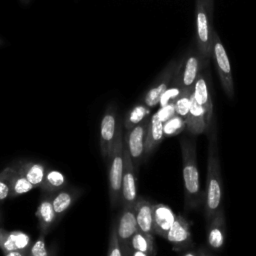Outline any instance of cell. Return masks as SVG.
<instances>
[{
	"mask_svg": "<svg viewBox=\"0 0 256 256\" xmlns=\"http://www.w3.org/2000/svg\"><path fill=\"white\" fill-rule=\"evenodd\" d=\"M208 137L206 188L204 190V218L206 224L222 207V177L217 140L216 119L205 131Z\"/></svg>",
	"mask_w": 256,
	"mask_h": 256,
	"instance_id": "obj_1",
	"label": "cell"
},
{
	"mask_svg": "<svg viewBox=\"0 0 256 256\" xmlns=\"http://www.w3.org/2000/svg\"><path fill=\"white\" fill-rule=\"evenodd\" d=\"M182 175L184 186V207L186 211L198 209L204 204V191L201 188L196 157V140L184 136L180 139Z\"/></svg>",
	"mask_w": 256,
	"mask_h": 256,
	"instance_id": "obj_2",
	"label": "cell"
},
{
	"mask_svg": "<svg viewBox=\"0 0 256 256\" xmlns=\"http://www.w3.org/2000/svg\"><path fill=\"white\" fill-rule=\"evenodd\" d=\"M109 163L108 182H109V196L112 207L117 206L121 201V185L123 178V139L121 126L116 129V136L114 139L113 149L110 158L107 161Z\"/></svg>",
	"mask_w": 256,
	"mask_h": 256,
	"instance_id": "obj_3",
	"label": "cell"
},
{
	"mask_svg": "<svg viewBox=\"0 0 256 256\" xmlns=\"http://www.w3.org/2000/svg\"><path fill=\"white\" fill-rule=\"evenodd\" d=\"M196 41L197 50L204 59L212 56L213 32L211 25V16L209 15L202 0H196Z\"/></svg>",
	"mask_w": 256,
	"mask_h": 256,
	"instance_id": "obj_4",
	"label": "cell"
},
{
	"mask_svg": "<svg viewBox=\"0 0 256 256\" xmlns=\"http://www.w3.org/2000/svg\"><path fill=\"white\" fill-rule=\"evenodd\" d=\"M212 56L214 58L216 69L220 78L221 85L224 89L225 94L229 99L234 97V83L230 61L226 53L225 47L222 44L216 31L213 32V42H212Z\"/></svg>",
	"mask_w": 256,
	"mask_h": 256,
	"instance_id": "obj_5",
	"label": "cell"
},
{
	"mask_svg": "<svg viewBox=\"0 0 256 256\" xmlns=\"http://www.w3.org/2000/svg\"><path fill=\"white\" fill-rule=\"evenodd\" d=\"M123 178L121 185V201L123 207L133 208L138 197L136 187V176L133 161L131 159L126 142L123 141Z\"/></svg>",
	"mask_w": 256,
	"mask_h": 256,
	"instance_id": "obj_6",
	"label": "cell"
},
{
	"mask_svg": "<svg viewBox=\"0 0 256 256\" xmlns=\"http://www.w3.org/2000/svg\"><path fill=\"white\" fill-rule=\"evenodd\" d=\"M138 230V225L133 208L123 207L116 224L117 237L123 256H132V237Z\"/></svg>",
	"mask_w": 256,
	"mask_h": 256,
	"instance_id": "obj_7",
	"label": "cell"
},
{
	"mask_svg": "<svg viewBox=\"0 0 256 256\" xmlns=\"http://www.w3.org/2000/svg\"><path fill=\"white\" fill-rule=\"evenodd\" d=\"M174 251L183 252L187 249L193 248V238L191 233V222L182 215H176L172 227L165 236Z\"/></svg>",
	"mask_w": 256,
	"mask_h": 256,
	"instance_id": "obj_8",
	"label": "cell"
},
{
	"mask_svg": "<svg viewBox=\"0 0 256 256\" xmlns=\"http://www.w3.org/2000/svg\"><path fill=\"white\" fill-rule=\"evenodd\" d=\"M150 119L145 118L141 123L128 131L126 145L128 147L134 168H138L143 158H145V139Z\"/></svg>",
	"mask_w": 256,
	"mask_h": 256,
	"instance_id": "obj_9",
	"label": "cell"
},
{
	"mask_svg": "<svg viewBox=\"0 0 256 256\" xmlns=\"http://www.w3.org/2000/svg\"><path fill=\"white\" fill-rule=\"evenodd\" d=\"M10 166L23 175L34 187H38L45 192L53 193L51 187L46 182L48 169L44 164L28 160H18Z\"/></svg>",
	"mask_w": 256,
	"mask_h": 256,
	"instance_id": "obj_10",
	"label": "cell"
},
{
	"mask_svg": "<svg viewBox=\"0 0 256 256\" xmlns=\"http://www.w3.org/2000/svg\"><path fill=\"white\" fill-rule=\"evenodd\" d=\"M226 237V220L224 209L221 208L206 224V242L210 249L220 250Z\"/></svg>",
	"mask_w": 256,
	"mask_h": 256,
	"instance_id": "obj_11",
	"label": "cell"
},
{
	"mask_svg": "<svg viewBox=\"0 0 256 256\" xmlns=\"http://www.w3.org/2000/svg\"><path fill=\"white\" fill-rule=\"evenodd\" d=\"M116 129L115 113L110 109H107L102 118L100 128V151L102 157L106 161H108L112 153Z\"/></svg>",
	"mask_w": 256,
	"mask_h": 256,
	"instance_id": "obj_12",
	"label": "cell"
},
{
	"mask_svg": "<svg viewBox=\"0 0 256 256\" xmlns=\"http://www.w3.org/2000/svg\"><path fill=\"white\" fill-rule=\"evenodd\" d=\"M180 62L170 63L169 67H167L166 70L164 71V73L161 75L160 80L148 90V92L146 93V95L144 97V103L147 107L152 108L159 104L162 94L170 86V83L172 82L174 76L176 75L178 67L180 65Z\"/></svg>",
	"mask_w": 256,
	"mask_h": 256,
	"instance_id": "obj_13",
	"label": "cell"
},
{
	"mask_svg": "<svg viewBox=\"0 0 256 256\" xmlns=\"http://www.w3.org/2000/svg\"><path fill=\"white\" fill-rule=\"evenodd\" d=\"M31 245V239L28 234L22 231H6L0 228V249L3 254L12 251L28 254Z\"/></svg>",
	"mask_w": 256,
	"mask_h": 256,
	"instance_id": "obj_14",
	"label": "cell"
},
{
	"mask_svg": "<svg viewBox=\"0 0 256 256\" xmlns=\"http://www.w3.org/2000/svg\"><path fill=\"white\" fill-rule=\"evenodd\" d=\"M195 101L204 109L206 117V129L209 128L213 120L215 119L213 111V102L209 90V86L204 74H199L192 90Z\"/></svg>",
	"mask_w": 256,
	"mask_h": 256,
	"instance_id": "obj_15",
	"label": "cell"
},
{
	"mask_svg": "<svg viewBox=\"0 0 256 256\" xmlns=\"http://www.w3.org/2000/svg\"><path fill=\"white\" fill-rule=\"evenodd\" d=\"M176 218L173 210L163 203L153 205V226L154 234L165 238Z\"/></svg>",
	"mask_w": 256,
	"mask_h": 256,
	"instance_id": "obj_16",
	"label": "cell"
},
{
	"mask_svg": "<svg viewBox=\"0 0 256 256\" xmlns=\"http://www.w3.org/2000/svg\"><path fill=\"white\" fill-rule=\"evenodd\" d=\"M153 205L144 198H138L133 207L138 229L149 235H154Z\"/></svg>",
	"mask_w": 256,
	"mask_h": 256,
	"instance_id": "obj_17",
	"label": "cell"
},
{
	"mask_svg": "<svg viewBox=\"0 0 256 256\" xmlns=\"http://www.w3.org/2000/svg\"><path fill=\"white\" fill-rule=\"evenodd\" d=\"M186 130L189 135L196 136L206 131V117L204 109L195 101L191 95V104L189 113L185 119Z\"/></svg>",
	"mask_w": 256,
	"mask_h": 256,
	"instance_id": "obj_18",
	"label": "cell"
},
{
	"mask_svg": "<svg viewBox=\"0 0 256 256\" xmlns=\"http://www.w3.org/2000/svg\"><path fill=\"white\" fill-rule=\"evenodd\" d=\"M203 57L196 51H192L185 59L183 68L181 70V84L183 88H193V85L199 76L202 66Z\"/></svg>",
	"mask_w": 256,
	"mask_h": 256,
	"instance_id": "obj_19",
	"label": "cell"
},
{
	"mask_svg": "<svg viewBox=\"0 0 256 256\" xmlns=\"http://www.w3.org/2000/svg\"><path fill=\"white\" fill-rule=\"evenodd\" d=\"M0 174L8 182L9 189H10V194H9L10 198H15L35 188L23 175H21L18 171H16L11 166L2 170Z\"/></svg>",
	"mask_w": 256,
	"mask_h": 256,
	"instance_id": "obj_20",
	"label": "cell"
},
{
	"mask_svg": "<svg viewBox=\"0 0 256 256\" xmlns=\"http://www.w3.org/2000/svg\"><path fill=\"white\" fill-rule=\"evenodd\" d=\"M41 233L47 234V232L51 229L54 222L57 220L56 213L53 208L52 204V196L51 195H44L37 207L35 213Z\"/></svg>",
	"mask_w": 256,
	"mask_h": 256,
	"instance_id": "obj_21",
	"label": "cell"
},
{
	"mask_svg": "<svg viewBox=\"0 0 256 256\" xmlns=\"http://www.w3.org/2000/svg\"><path fill=\"white\" fill-rule=\"evenodd\" d=\"M163 122L160 121L155 114L150 118L146 139H145V159L148 158L164 138Z\"/></svg>",
	"mask_w": 256,
	"mask_h": 256,
	"instance_id": "obj_22",
	"label": "cell"
},
{
	"mask_svg": "<svg viewBox=\"0 0 256 256\" xmlns=\"http://www.w3.org/2000/svg\"><path fill=\"white\" fill-rule=\"evenodd\" d=\"M76 190H59V192L52 197V204L56 213L57 219L65 213V211L73 204L78 197Z\"/></svg>",
	"mask_w": 256,
	"mask_h": 256,
	"instance_id": "obj_23",
	"label": "cell"
},
{
	"mask_svg": "<svg viewBox=\"0 0 256 256\" xmlns=\"http://www.w3.org/2000/svg\"><path fill=\"white\" fill-rule=\"evenodd\" d=\"M132 248L133 250L147 253L150 256H154L156 254L153 235L143 233L139 229L132 237Z\"/></svg>",
	"mask_w": 256,
	"mask_h": 256,
	"instance_id": "obj_24",
	"label": "cell"
},
{
	"mask_svg": "<svg viewBox=\"0 0 256 256\" xmlns=\"http://www.w3.org/2000/svg\"><path fill=\"white\" fill-rule=\"evenodd\" d=\"M149 112H150L149 107H147L145 104H138L134 106L130 110V112L128 113L125 119L124 126L126 130L129 131L132 128H134L136 125L141 123L145 118H147V115L149 114Z\"/></svg>",
	"mask_w": 256,
	"mask_h": 256,
	"instance_id": "obj_25",
	"label": "cell"
},
{
	"mask_svg": "<svg viewBox=\"0 0 256 256\" xmlns=\"http://www.w3.org/2000/svg\"><path fill=\"white\" fill-rule=\"evenodd\" d=\"M192 90H193V88H184L183 91L181 92V94L174 100L176 114L179 115L180 117H182L184 120L186 119V117L189 113Z\"/></svg>",
	"mask_w": 256,
	"mask_h": 256,
	"instance_id": "obj_26",
	"label": "cell"
},
{
	"mask_svg": "<svg viewBox=\"0 0 256 256\" xmlns=\"http://www.w3.org/2000/svg\"><path fill=\"white\" fill-rule=\"evenodd\" d=\"M184 129H186L185 120L177 114L174 115L173 117H171L170 119H168L163 124L164 137L174 136V135L182 132Z\"/></svg>",
	"mask_w": 256,
	"mask_h": 256,
	"instance_id": "obj_27",
	"label": "cell"
},
{
	"mask_svg": "<svg viewBox=\"0 0 256 256\" xmlns=\"http://www.w3.org/2000/svg\"><path fill=\"white\" fill-rule=\"evenodd\" d=\"M46 182L51 187L53 192H57L66 185V179L64 175L58 170H47Z\"/></svg>",
	"mask_w": 256,
	"mask_h": 256,
	"instance_id": "obj_28",
	"label": "cell"
},
{
	"mask_svg": "<svg viewBox=\"0 0 256 256\" xmlns=\"http://www.w3.org/2000/svg\"><path fill=\"white\" fill-rule=\"evenodd\" d=\"M44 233H40L38 239L31 245L29 250V256H49V252L46 248Z\"/></svg>",
	"mask_w": 256,
	"mask_h": 256,
	"instance_id": "obj_29",
	"label": "cell"
},
{
	"mask_svg": "<svg viewBox=\"0 0 256 256\" xmlns=\"http://www.w3.org/2000/svg\"><path fill=\"white\" fill-rule=\"evenodd\" d=\"M107 256H123L118 237H117V231H116V225L112 224L111 231H110V237H109V246H108V254Z\"/></svg>",
	"mask_w": 256,
	"mask_h": 256,
	"instance_id": "obj_30",
	"label": "cell"
},
{
	"mask_svg": "<svg viewBox=\"0 0 256 256\" xmlns=\"http://www.w3.org/2000/svg\"><path fill=\"white\" fill-rule=\"evenodd\" d=\"M155 115L157 116V118L162 121L163 123H165L168 119H170L171 117H173L174 115H176V111H175V104L174 101L168 103L165 106L160 107L157 112L155 113Z\"/></svg>",
	"mask_w": 256,
	"mask_h": 256,
	"instance_id": "obj_31",
	"label": "cell"
},
{
	"mask_svg": "<svg viewBox=\"0 0 256 256\" xmlns=\"http://www.w3.org/2000/svg\"><path fill=\"white\" fill-rule=\"evenodd\" d=\"M10 189L7 180L0 174V201L9 197Z\"/></svg>",
	"mask_w": 256,
	"mask_h": 256,
	"instance_id": "obj_32",
	"label": "cell"
},
{
	"mask_svg": "<svg viewBox=\"0 0 256 256\" xmlns=\"http://www.w3.org/2000/svg\"><path fill=\"white\" fill-rule=\"evenodd\" d=\"M181 256H199V254H198L197 250H194L193 248H190V249H187V250L183 251Z\"/></svg>",
	"mask_w": 256,
	"mask_h": 256,
	"instance_id": "obj_33",
	"label": "cell"
},
{
	"mask_svg": "<svg viewBox=\"0 0 256 256\" xmlns=\"http://www.w3.org/2000/svg\"><path fill=\"white\" fill-rule=\"evenodd\" d=\"M202 1H203L204 5H205V7H206V9H207V11H208V13H209V15H210V16H212L213 0H202Z\"/></svg>",
	"mask_w": 256,
	"mask_h": 256,
	"instance_id": "obj_34",
	"label": "cell"
},
{
	"mask_svg": "<svg viewBox=\"0 0 256 256\" xmlns=\"http://www.w3.org/2000/svg\"><path fill=\"white\" fill-rule=\"evenodd\" d=\"M197 251H198L199 256H212L206 247H200Z\"/></svg>",
	"mask_w": 256,
	"mask_h": 256,
	"instance_id": "obj_35",
	"label": "cell"
},
{
	"mask_svg": "<svg viewBox=\"0 0 256 256\" xmlns=\"http://www.w3.org/2000/svg\"><path fill=\"white\" fill-rule=\"evenodd\" d=\"M25 255H27V254L20 252V251H12V252L4 254V256H25Z\"/></svg>",
	"mask_w": 256,
	"mask_h": 256,
	"instance_id": "obj_36",
	"label": "cell"
},
{
	"mask_svg": "<svg viewBox=\"0 0 256 256\" xmlns=\"http://www.w3.org/2000/svg\"><path fill=\"white\" fill-rule=\"evenodd\" d=\"M132 256H150V255H148L147 253H144V252L138 251V250H134V251H133Z\"/></svg>",
	"mask_w": 256,
	"mask_h": 256,
	"instance_id": "obj_37",
	"label": "cell"
},
{
	"mask_svg": "<svg viewBox=\"0 0 256 256\" xmlns=\"http://www.w3.org/2000/svg\"><path fill=\"white\" fill-rule=\"evenodd\" d=\"M49 256H55V253H54V252H53V253H50Z\"/></svg>",
	"mask_w": 256,
	"mask_h": 256,
	"instance_id": "obj_38",
	"label": "cell"
},
{
	"mask_svg": "<svg viewBox=\"0 0 256 256\" xmlns=\"http://www.w3.org/2000/svg\"><path fill=\"white\" fill-rule=\"evenodd\" d=\"M25 256H29V254H27V255H25Z\"/></svg>",
	"mask_w": 256,
	"mask_h": 256,
	"instance_id": "obj_39",
	"label": "cell"
}]
</instances>
